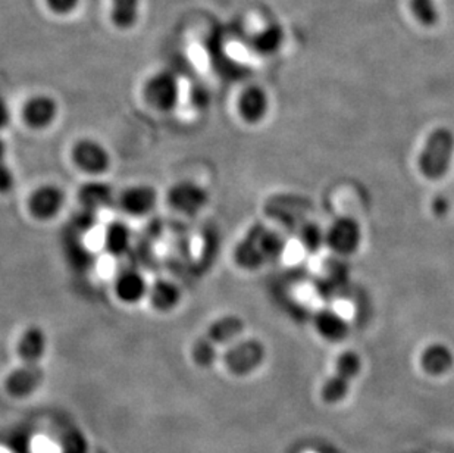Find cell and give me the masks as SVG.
Listing matches in <instances>:
<instances>
[{
	"mask_svg": "<svg viewBox=\"0 0 454 453\" xmlns=\"http://www.w3.org/2000/svg\"><path fill=\"white\" fill-rule=\"evenodd\" d=\"M284 242L274 231L254 226L237 246L236 261L246 270H256L283 255Z\"/></svg>",
	"mask_w": 454,
	"mask_h": 453,
	"instance_id": "cell-1",
	"label": "cell"
},
{
	"mask_svg": "<svg viewBox=\"0 0 454 453\" xmlns=\"http://www.w3.org/2000/svg\"><path fill=\"white\" fill-rule=\"evenodd\" d=\"M454 154V134L450 130H434L419 156V170L427 179L438 180L446 176Z\"/></svg>",
	"mask_w": 454,
	"mask_h": 453,
	"instance_id": "cell-2",
	"label": "cell"
},
{
	"mask_svg": "<svg viewBox=\"0 0 454 453\" xmlns=\"http://www.w3.org/2000/svg\"><path fill=\"white\" fill-rule=\"evenodd\" d=\"M143 94L149 107L159 112H169L180 102L181 84L176 74L162 69L147 78Z\"/></svg>",
	"mask_w": 454,
	"mask_h": 453,
	"instance_id": "cell-3",
	"label": "cell"
},
{
	"mask_svg": "<svg viewBox=\"0 0 454 453\" xmlns=\"http://www.w3.org/2000/svg\"><path fill=\"white\" fill-rule=\"evenodd\" d=\"M74 163L80 171L89 176L99 177L109 171L111 154L106 147L90 137H84L71 150Z\"/></svg>",
	"mask_w": 454,
	"mask_h": 453,
	"instance_id": "cell-4",
	"label": "cell"
},
{
	"mask_svg": "<svg viewBox=\"0 0 454 453\" xmlns=\"http://www.w3.org/2000/svg\"><path fill=\"white\" fill-rule=\"evenodd\" d=\"M168 203L172 210L187 217H194L205 210L209 195L196 181L181 180L168 190Z\"/></svg>",
	"mask_w": 454,
	"mask_h": 453,
	"instance_id": "cell-5",
	"label": "cell"
},
{
	"mask_svg": "<svg viewBox=\"0 0 454 453\" xmlns=\"http://www.w3.org/2000/svg\"><path fill=\"white\" fill-rule=\"evenodd\" d=\"M263 360H265V347L254 338L236 343L223 355V362L227 365L228 371L232 372L234 376H247L254 371Z\"/></svg>",
	"mask_w": 454,
	"mask_h": 453,
	"instance_id": "cell-6",
	"label": "cell"
},
{
	"mask_svg": "<svg viewBox=\"0 0 454 453\" xmlns=\"http://www.w3.org/2000/svg\"><path fill=\"white\" fill-rule=\"evenodd\" d=\"M360 371V358L355 352H344L337 361V370L334 376L326 381L322 396L325 402L335 403L344 399L348 394L350 381L355 378Z\"/></svg>",
	"mask_w": 454,
	"mask_h": 453,
	"instance_id": "cell-7",
	"label": "cell"
},
{
	"mask_svg": "<svg viewBox=\"0 0 454 453\" xmlns=\"http://www.w3.org/2000/svg\"><path fill=\"white\" fill-rule=\"evenodd\" d=\"M31 217L39 221H51L60 214L65 206V193L56 184H43L31 192L28 197Z\"/></svg>",
	"mask_w": 454,
	"mask_h": 453,
	"instance_id": "cell-8",
	"label": "cell"
},
{
	"mask_svg": "<svg viewBox=\"0 0 454 453\" xmlns=\"http://www.w3.org/2000/svg\"><path fill=\"white\" fill-rule=\"evenodd\" d=\"M156 188L147 184H136L125 188L118 196V205L125 214L131 217H146L158 205Z\"/></svg>",
	"mask_w": 454,
	"mask_h": 453,
	"instance_id": "cell-9",
	"label": "cell"
},
{
	"mask_svg": "<svg viewBox=\"0 0 454 453\" xmlns=\"http://www.w3.org/2000/svg\"><path fill=\"white\" fill-rule=\"evenodd\" d=\"M59 112L58 102L48 94L31 96L22 109V120L30 129L46 130L55 123Z\"/></svg>",
	"mask_w": 454,
	"mask_h": 453,
	"instance_id": "cell-10",
	"label": "cell"
},
{
	"mask_svg": "<svg viewBox=\"0 0 454 453\" xmlns=\"http://www.w3.org/2000/svg\"><path fill=\"white\" fill-rule=\"evenodd\" d=\"M326 243L340 255H350L359 248L362 233L359 224L352 219H340L326 233Z\"/></svg>",
	"mask_w": 454,
	"mask_h": 453,
	"instance_id": "cell-11",
	"label": "cell"
},
{
	"mask_svg": "<svg viewBox=\"0 0 454 453\" xmlns=\"http://www.w3.org/2000/svg\"><path fill=\"white\" fill-rule=\"evenodd\" d=\"M44 372L40 363H22L21 367L9 374L6 389L15 398H27L39 389Z\"/></svg>",
	"mask_w": 454,
	"mask_h": 453,
	"instance_id": "cell-12",
	"label": "cell"
},
{
	"mask_svg": "<svg viewBox=\"0 0 454 453\" xmlns=\"http://www.w3.org/2000/svg\"><path fill=\"white\" fill-rule=\"evenodd\" d=\"M149 287L145 275L136 270L121 271L114 282L116 298L127 305L142 302L149 293Z\"/></svg>",
	"mask_w": 454,
	"mask_h": 453,
	"instance_id": "cell-13",
	"label": "cell"
},
{
	"mask_svg": "<svg viewBox=\"0 0 454 453\" xmlns=\"http://www.w3.org/2000/svg\"><path fill=\"white\" fill-rule=\"evenodd\" d=\"M270 107L266 91L259 86H250L243 91L239 99V112L241 118L249 124H257L265 118Z\"/></svg>",
	"mask_w": 454,
	"mask_h": 453,
	"instance_id": "cell-14",
	"label": "cell"
},
{
	"mask_svg": "<svg viewBox=\"0 0 454 453\" xmlns=\"http://www.w3.org/2000/svg\"><path fill=\"white\" fill-rule=\"evenodd\" d=\"M77 196L82 210L93 211V212L105 210L115 201L114 188L105 181L99 180L82 184V187L78 188Z\"/></svg>",
	"mask_w": 454,
	"mask_h": 453,
	"instance_id": "cell-15",
	"label": "cell"
},
{
	"mask_svg": "<svg viewBox=\"0 0 454 453\" xmlns=\"http://www.w3.org/2000/svg\"><path fill=\"white\" fill-rule=\"evenodd\" d=\"M48 347V338L43 330L37 325H31L24 330L18 340V355L22 363H40Z\"/></svg>",
	"mask_w": 454,
	"mask_h": 453,
	"instance_id": "cell-16",
	"label": "cell"
},
{
	"mask_svg": "<svg viewBox=\"0 0 454 453\" xmlns=\"http://www.w3.org/2000/svg\"><path fill=\"white\" fill-rule=\"evenodd\" d=\"M147 298L151 300L152 306L159 313H171L180 305L183 293L178 284L162 278V280H156L149 287Z\"/></svg>",
	"mask_w": 454,
	"mask_h": 453,
	"instance_id": "cell-17",
	"label": "cell"
},
{
	"mask_svg": "<svg viewBox=\"0 0 454 453\" xmlns=\"http://www.w3.org/2000/svg\"><path fill=\"white\" fill-rule=\"evenodd\" d=\"M243 330H245V321L237 315H225L209 325L205 338L212 345L218 346V345L232 342L243 333Z\"/></svg>",
	"mask_w": 454,
	"mask_h": 453,
	"instance_id": "cell-18",
	"label": "cell"
},
{
	"mask_svg": "<svg viewBox=\"0 0 454 453\" xmlns=\"http://www.w3.org/2000/svg\"><path fill=\"white\" fill-rule=\"evenodd\" d=\"M133 243V233L129 226L122 221H114L107 226L105 231L103 246L112 257L120 258L129 252Z\"/></svg>",
	"mask_w": 454,
	"mask_h": 453,
	"instance_id": "cell-19",
	"label": "cell"
},
{
	"mask_svg": "<svg viewBox=\"0 0 454 453\" xmlns=\"http://www.w3.org/2000/svg\"><path fill=\"white\" fill-rule=\"evenodd\" d=\"M284 44V31L277 24H270L257 31L250 40L253 51L262 56L275 55Z\"/></svg>",
	"mask_w": 454,
	"mask_h": 453,
	"instance_id": "cell-20",
	"label": "cell"
},
{
	"mask_svg": "<svg viewBox=\"0 0 454 453\" xmlns=\"http://www.w3.org/2000/svg\"><path fill=\"white\" fill-rule=\"evenodd\" d=\"M315 325L322 338H328L331 342H339L348 336V327L346 321L331 309H324L317 314Z\"/></svg>",
	"mask_w": 454,
	"mask_h": 453,
	"instance_id": "cell-21",
	"label": "cell"
},
{
	"mask_svg": "<svg viewBox=\"0 0 454 453\" xmlns=\"http://www.w3.org/2000/svg\"><path fill=\"white\" fill-rule=\"evenodd\" d=\"M142 0H111V20L121 30L136 26L140 15Z\"/></svg>",
	"mask_w": 454,
	"mask_h": 453,
	"instance_id": "cell-22",
	"label": "cell"
},
{
	"mask_svg": "<svg viewBox=\"0 0 454 453\" xmlns=\"http://www.w3.org/2000/svg\"><path fill=\"white\" fill-rule=\"evenodd\" d=\"M422 367L425 371L433 376H442L450 370L453 365V354L444 345H433L427 347L422 355Z\"/></svg>",
	"mask_w": 454,
	"mask_h": 453,
	"instance_id": "cell-23",
	"label": "cell"
},
{
	"mask_svg": "<svg viewBox=\"0 0 454 453\" xmlns=\"http://www.w3.org/2000/svg\"><path fill=\"white\" fill-rule=\"evenodd\" d=\"M411 9L416 20L424 26H435L440 20V11L435 0H411Z\"/></svg>",
	"mask_w": 454,
	"mask_h": 453,
	"instance_id": "cell-24",
	"label": "cell"
},
{
	"mask_svg": "<svg viewBox=\"0 0 454 453\" xmlns=\"http://www.w3.org/2000/svg\"><path fill=\"white\" fill-rule=\"evenodd\" d=\"M192 355H193L194 362L198 363L199 367H210L216 360V346L203 336L202 338H199L198 342L194 343Z\"/></svg>",
	"mask_w": 454,
	"mask_h": 453,
	"instance_id": "cell-25",
	"label": "cell"
},
{
	"mask_svg": "<svg viewBox=\"0 0 454 453\" xmlns=\"http://www.w3.org/2000/svg\"><path fill=\"white\" fill-rule=\"evenodd\" d=\"M324 234L321 228L315 224H308L301 228V242L310 252H317L324 243Z\"/></svg>",
	"mask_w": 454,
	"mask_h": 453,
	"instance_id": "cell-26",
	"label": "cell"
},
{
	"mask_svg": "<svg viewBox=\"0 0 454 453\" xmlns=\"http://www.w3.org/2000/svg\"><path fill=\"white\" fill-rule=\"evenodd\" d=\"M96 219H98V212L82 210V212H78V214H75V217H74V228H75L78 233L84 234L87 231H90L91 228H95Z\"/></svg>",
	"mask_w": 454,
	"mask_h": 453,
	"instance_id": "cell-27",
	"label": "cell"
},
{
	"mask_svg": "<svg viewBox=\"0 0 454 453\" xmlns=\"http://www.w3.org/2000/svg\"><path fill=\"white\" fill-rule=\"evenodd\" d=\"M15 172L12 168L8 167L6 163H0V195L9 193L15 187Z\"/></svg>",
	"mask_w": 454,
	"mask_h": 453,
	"instance_id": "cell-28",
	"label": "cell"
},
{
	"mask_svg": "<svg viewBox=\"0 0 454 453\" xmlns=\"http://www.w3.org/2000/svg\"><path fill=\"white\" fill-rule=\"evenodd\" d=\"M46 4L51 12L58 13V15H68L78 8L80 0H46Z\"/></svg>",
	"mask_w": 454,
	"mask_h": 453,
	"instance_id": "cell-29",
	"label": "cell"
},
{
	"mask_svg": "<svg viewBox=\"0 0 454 453\" xmlns=\"http://www.w3.org/2000/svg\"><path fill=\"white\" fill-rule=\"evenodd\" d=\"M11 118H12V112L8 102L4 98H0V131L8 127Z\"/></svg>",
	"mask_w": 454,
	"mask_h": 453,
	"instance_id": "cell-30",
	"label": "cell"
},
{
	"mask_svg": "<svg viewBox=\"0 0 454 453\" xmlns=\"http://www.w3.org/2000/svg\"><path fill=\"white\" fill-rule=\"evenodd\" d=\"M434 211H435V214L438 215H444L447 212V210H449V202L446 201V199H442V197H440V199H437V201L434 202Z\"/></svg>",
	"mask_w": 454,
	"mask_h": 453,
	"instance_id": "cell-31",
	"label": "cell"
},
{
	"mask_svg": "<svg viewBox=\"0 0 454 453\" xmlns=\"http://www.w3.org/2000/svg\"><path fill=\"white\" fill-rule=\"evenodd\" d=\"M6 154H8V146L4 143V139L0 137V163H4L6 159Z\"/></svg>",
	"mask_w": 454,
	"mask_h": 453,
	"instance_id": "cell-32",
	"label": "cell"
}]
</instances>
